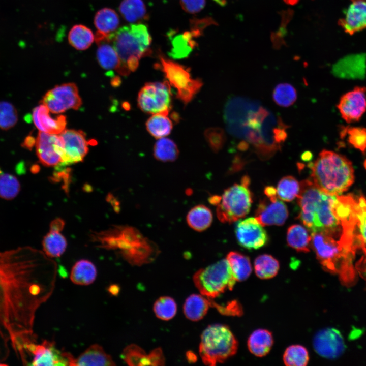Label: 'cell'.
Instances as JSON below:
<instances>
[{
  "label": "cell",
  "instance_id": "cell-32",
  "mask_svg": "<svg viewBox=\"0 0 366 366\" xmlns=\"http://www.w3.org/2000/svg\"><path fill=\"white\" fill-rule=\"evenodd\" d=\"M60 232L49 230L43 239V252L50 258L60 257L66 250L67 241Z\"/></svg>",
  "mask_w": 366,
  "mask_h": 366
},
{
  "label": "cell",
  "instance_id": "cell-31",
  "mask_svg": "<svg viewBox=\"0 0 366 366\" xmlns=\"http://www.w3.org/2000/svg\"><path fill=\"white\" fill-rule=\"evenodd\" d=\"M119 24L117 13L111 8L99 10L94 18V24L98 32L109 35L116 30Z\"/></svg>",
  "mask_w": 366,
  "mask_h": 366
},
{
  "label": "cell",
  "instance_id": "cell-38",
  "mask_svg": "<svg viewBox=\"0 0 366 366\" xmlns=\"http://www.w3.org/2000/svg\"><path fill=\"white\" fill-rule=\"evenodd\" d=\"M168 115L164 113L154 114L147 120L146 129L151 135L161 138L170 133L173 124Z\"/></svg>",
  "mask_w": 366,
  "mask_h": 366
},
{
  "label": "cell",
  "instance_id": "cell-29",
  "mask_svg": "<svg viewBox=\"0 0 366 366\" xmlns=\"http://www.w3.org/2000/svg\"><path fill=\"white\" fill-rule=\"evenodd\" d=\"M287 241L291 248L300 252H309L311 247V235L303 226L294 224L287 232Z\"/></svg>",
  "mask_w": 366,
  "mask_h": 366
},
{
  "label": "cell",
  "instance_id": "cell-51",
  "mask_svg": "<svg viewBox=\"0 0 366 366\" xmlns=\"http://www.w3.org/2000/svg\"><path fill=\"white\" fill-rule=\"evenodd\" d=\"M360 248L362 250L364 255L356 264V268L359 273H361L366 280V246H361Z\"/></svg>",
  "mask_w": 366,
  "mask_h": 366
},
{
  "label": "cell",
  "instance_id": "cell-50",
  "mask_svg": "<svg viewBox=\"0 0 366 366\" xmlns=\"http://www.w3.org/2000/svg\"><path fill=\"white\" fill-rule=\"evenodd\" d=\"M182 9L187 12L194 14L200 12L205 5V0H180Z\"/></svg>",
  "mask_w": 366,
  "mask_h": 366
},
{
  "label": "cell",
  "instance_id": "cell-8",
  "mask_svg": "<svg viewBox=\"0 0 366 366\" xmlns=\"http://www.w3.org/2000/svg\"><path fill=\"white\" fill-rule=\"evenodd\" d=\"M238 342L228 326L216 324L209 325L201 335L199 351L203 362L214 366L233 356Z\"/></svg>",
  "mask_w": 366,
  "mask_h": 366
},
{
  "label": "cell",
  "instance_id": "cell-14",
  "mask_svg": "<svg viewBox=\"0 0 366 366\" xmlns=\"http://www.w3.org/2000/svg\"><path fill=\"white\" fill-rule=\"evenodd\" d=\"M41 103L54 114H59L69 109H78L82 104L76 85L74 83L56 85L48 90L43 97Z\"/></svg>",
  "mask_w": 366,
  "mask_h": 366
},
{
  "label": "cell",
  "instance_id": "cell-22",
  "mask_svg": "<svg viewBox=\"0 0 366 366\" xmlns=\"http://www.w3.org/2000/svg\"><path fill=\"white\" fill-rule=\"evenodd\" d=\"M121 358L129 365H162L165 358L162 349L156 348L147 354L139 346L131 344L124 349Z\"/></svg>",
  "mask_w": 366,
  "mask_h": 366
},
{
  "label": "cell",
  "instance_id": "cell-20",
  "mask_svg": "<svg viewBox=\"0 0 366 366\" xmlns=\"http://www.w3.org/2000/svg\"><path fill=\"white\" fill-rule=\"evenodd\" d=\"M278 197L260 201L256 210L255 218L263 226L282 225L288 217L286 205Z\"/></svg>",
  "mask_w": 366,
  "mask_h": 366
},
{
  "label": "cell",
  "instance_id": "cell-9",
  "mask_svg": "<svg viewBox=\"0 0 366 366\" xmlns=\"http://www.w3.org/2000/svg\"><path fill=\"white\" fill-rule=\"evenodd\" d=\"M248 176H244L240 184H234L226 189L221 196H211L209 200L217 205V215L222 223H231L245 217L250 211L252 195L249 189Z\"/></svg>",
  "mask_w": 366,
  "mask_h": 366
},
{
  "label": "cell",
  "instance_id": "cell-37",
  "mask_svg": "<svg viewBox=\"0 0 366 366\" xmlns=\"http://www.w3.org/2000/svg\"><path fill=\"white\" fill-rule=\"evenodd\" d=\"M195 37L191 30L175 36L171 41L172 47L170 55L175 58L187 57L196 45Z\"/></svg>",
  "mask_w": 366,
  "mask_h": 366
},
{
  "label": "cell",
  "instance_id": "cell-27",
  "mask_svg": "<svg viewBox=\"0 0 366 366\" xmlns=\"http://www.w3.org/2000/svg\"><path fill=\"white\" fill-rule=\"evenodd\" d=\"M97 271L95 265L87 260L77 261L72 268L70 279L75 284L86 286L95 280Z\"/></svg>",
  "mask_w": 366,
  "mask_h": 366
},
{
  "label": "cell",
  "instance_id": "cell-54",
  "mask_svg": "<svg viewBox=\"0 0 366 366\" xmlns=\"http://www.w3.org/2000/svg\"><path fill=\"white\" fill-rule=\"evenodd\" d=\"M34 138L32 136H28L24 142V146L27 149H31L35 144Z\"/></svg>",
  "mask_w": 366,
  "mask_h": 366
},
{
  "label": "cell",
  "instance_id": "cell-18",
  "mask_svg": "<svg viewBox=\"0 0 366 366\" xmlns=\"http://www.w3.org/2000/svg\"><path fill=\"white\" fill-rule=\"evenodd\" d=\"M235 234L239 244L248 249H257L268 241V235L255 218L239 221L235 227Z\"/></svg>",
  "mask_w": 366,
  "mask_h": 366
},
{
  "label": "cell",
  "instance_id": "cell-7",
  "mask_svg": "<svg viewBox=\"0 0 366 366\" xmlns=\"http://www.w3.org/2000/svg\"><path fill=\"white\" fill-rule=\"evenodd\" d=\"M109 39L120 59L116 71L123 76L135 71L140 59L150 53L151 38L145 25L132 24L123 26L110 34Z\"/></svg>",
  "mask_w": 366,
  "mask_h": 366
},
{
  "label": "cell",
  "instance_id": "cell-42",
  "mask_svg": "<svg viewBox=\"0 0 366 366\" xmlns=\"http://www.w3.org/2000/svg\"><path fill=\"white\" fill-rule=\"evenodd\" d=\"M283 359L287 366H305L309 362V353L301 345H291L286 349Z\"/></svg>",
  "mask_w": 366,
  "mask_h": 366
},
{
  "label": "cell",
  "instance_id": "cell-10",
  "mask_svg": "<svg viewBox=\"0 0 366 366\" xmlns=\"http://www.w3.org/2000/svg\"><path fill=\"white\" fill-rule=\"evenodd\" d=\"M193 280L201 294L211 299L227 290H232L236 282L227 259L199 269Z\"/></svg>",
  "mask_w": 366,
  "mask_h": 366
},
{
  "label": "cell",
  "instance_id": "cell-56",
  "mask_svg": "<svg viewBox=\"0 0 366 366\" xmlns=\"http://www.w3.org/2000/svg\"><path fill=\"white\" fill-rule=\"evenodd\" d=\"M187 357L190 362H195L197 359L196 355L192 352L187 353Z\"/></svg>",
  "mask_w": 366,
  "mask_h": 366
},
{
  "label": "cell",
  "instance_id": "cell-5",
  "mask_svg": "<svg viewBox=\"0 0 366 366\" xmlns=\"http://www.w3.org/2000/svg\"><path fill=\"white\" fill-rule=\"evenodd\" d=\"M103 248L117 250L130 264L140 266L154 260L159 250L156 246L136 229L116 226L93 235Z\"/></svg>",
  "mask_w": 366,
  "mask_h": 366
},
{
  "label": "cell",
  "instance_id": "cell-59",
  "mask_svg": "<svg viewBox=\"0 0 366 366\" xmlns=\"http://www.w3.org/2000/svg\"><path fill=\"white\" fill-rule=\"evenodd\" d=\"M299 0H284V1L289 5L296 4Z\"/></svg>",
  "mask_w": 366,
  "mask_h": 366
},
{
  "label": "cell",
  "instance_id": "cell-15",
  "mask_svg": "<svg viewBox=\"0 0 366 366\" xmlns=\"http://www.w3.org/2000/svg\"><path fill=\"white\" fill-rule=\"evenodd\" d=\"M59 135L64 140V152L62 162L55 166V169H64L83 161L88 151V142L85 133L81 130H65Z\"/></svg>",
  "mask_w": 366,
  "mask_h": 366
},
{
  "label": "cell",
  "instance_id": "cell-35",
  "mask_svg": "<svg viewBox=\"0 0 366 366\" xmlns=\"http://www.w3.org/2000/svg\"><path fill=\"white\" fill-rule=\"evenodd\" d=\"M94 39L95 37L92 31L82 24L73 26L68 34L69 44L79 50H84L88 48Z\"/></svg>",
  "mask_w": 366,
  "mask_h": 366
},
{
  "label": "cell",
  "instance_id": "cell-12",
  "mask_svg": "<svg viewBox=\"0 0 366 366\" xmlns=\"http://www.w3.org/2000/svg\"><path fill=\"white\" fill-rule=\"evenodd\" d=\"M140 109L148 114H169L172 108V94L168 82L146 83L138 96Z\"/></svg>",
  "mask_w": 366,
  "mask_h": 366
},
{
  "label": "cell",
  "instance_id": "cell-17",
  "mask_svg": "<svg viewBox=\"0 0 366 366\" xmlns=\"http://www.w3.org/2000/svg\"><path fill=\"white\" fill-rule=\"evenodd\" d=\"M337 108L342 118L347 123L359 121L366 112V87L357 86L343 94Z\"/></svg>",
  "mask_w": 366,
  "mask_h": 366
},
{
  "label": "cell",
  "instance_id": "cell-11",
  "mask_svg": "<svg viewBox=\"0 0 366 366\" xmlns=\"http://www.w3.org/2000/svg\"><path fill=\"white\" fill-rule=\"evenodd\" d=\"M160 63L156 65L161 70L170 85L177 91L176 97L185 105L194 98L203 83L199 79H193L187 67L170 59L160 56Z\"/></svg>",
  "mask_w": 366,
  "mask_h": 366
},
{
  "label": "cell",
  "instance_id": "cell-4",
  "mask_svg": "<svg viewBox=\"0 0 366 366\" xmlns=\"http://www.w3.org/2000/svg\"><path fill=\"white\" fill-rule=\"evenodd\" d=\"M311 247L323 268L339 273L343 281L351 282L354 278L352 261L360 245L354 234L344 233L340 237L321 232L311 233Z\"/></svg>",
  "mask_w": 366,
  "mask_h": 366
},
{
  "label": "cell",
  "instance_id": "cell-25",
  "mask_svg": "<svg viewBox=\"0 0 366 366\" xmlns=\"http://www.w3.org/2000/svg\"><path fill=\"white\" fill-rule=\"evenodd\" d=\"M211 299L202 294L190 295L184 304L185 316L192 321L200 320L206 315L209 307H211Z\"/></svg>",
  "mask_w": 366,
  "mask_h": 366
},
{
  "label": "cell",
  "instance_id": "cell-3",
  "mask_svg": "<svg viewBox=\"0 0 366 366\" xmlns=\"http://www.w3.org/2000/svg\"><path fill=\"white\" fill-rule=\"evenodd\" d=\"M224 115L230 133L251 143L262 159L271 157L286 138L285 125L272 129L274 117L255 103L241 98L231 99L226 105Z\"/></svg>",
  "mask_w": 366,
  "mask_h": 366
},
{
  "label": "cell",
  "instance_id": "cell-2",
  "mask_svg": "<svg viewBox=\"0 0 366 366\" xmlns=\"http://www.w3.org/2000/svg\"><path fill=\"white\" fill-rule=\"evenodd\" d=\"M300 185L298 218L311 233L321 232L340 237L355 231L357 199L353 195L326 194L311 179L302 181Z\"/></svg>",
  "mask_w": 366,
  "mask_h": 366
},
{
  "label": "cell",
  "instance_id": "cell-16",
  "mask_svg": "<svg viewBox=\"0 0 366 366\" xmlns=\"http://www.w3.org/2000/svg\"><path fill=\"white\" fill-rule=\"evenodd\" d=\"M37 155L40 162L47 167H55L62 161L64 142L60 135L40 131L36 141Z\"/></svg>",
  "mask_w": 366,
  "mask_h": 366
},
{
  "label": "cell",
  "instance_id": "cell-30",
  "mask_svg": "<svg viewBox=\"0 0 366 366\" xmlns=\"http://www.w3.org/2000/svg\"><path fill=\"white\" fill-rule=\"evenodd\" d=\"M212 219L210 209L202 204L196 205L191 209L187 216L189 226L199 232L207 229L211 224Z\"/></svg>",
  "mask_w": 366,
  "mask_h": 366
},
{
  "label": "cell",
  "instance_id": "cell-46",
  "mask_svg": "<svg viewBox=\"0 0 366 366\" xmlns=\"http://www.w3.org/2000/svg\"><path fill=\"white\" fill-rule=\"evenodd\" d=\"M356 233L361 246H366V199L363 196L357 199Z\"/></svg>",
  "mask_w": 366,
  "mask_h": 366
},
{
  "label": "cell",
  "instance_id": "cell-44",
  "mask_svg": "<svg viewBox=\"0 0 366 366\" xmlns=\"http://www.w3.org/2000/svg\"><path fill=\"white\" fill-rule=\"evenodd\" d=\"M272 96L277 105L287 107L296 101L297 93L292 85L286 83H280L274 89Z\"/></svg>",
  "mask_w": 366,
  "mask_h": 366
},
{
  "label": "cell",
  "instance_id": "cell-40",
  "mask_svg": "<svg viewBox=\"0 0 366 366\" xmlns=\"http://www.w3.org/2000/svg\"><path fill=\"white\" fill-rule=\"evenodd\" d=\"M179 150L174 142L169 138H162L155 143L154 147L155 158L162 162H172L178 157Z\"/></svg>",
  "mask_w": 366,
  "mask_h": 366
},
{
  "label": "cell",
  "instance_id": "cell-28",
  "mask_svg": "<svg viewBox=\"0 0 366 366\" xmlns=\"http://www.w3.org/2000/svg\"><path fill=\"white\" fill-rule=\"evenodd\" d=\"M97 44V57L100 65L105 70H117L120 64V59L108 37Z\"/></svg>",
  "mask_w": 366,
  "mask_h": 366
},
{
  "label": "cell",
  "instance_id": "cell-58",
  "mask_svg": "<svg viewBox=\"0 0 366 366\" xmlns=\"http://www.w3.org/2000/svg\"><path fill=\"white\" fill-rule=\"evenodd\" d=\"M111 83L113 86H117L120 84L121 80L119 77L116 76L112 79Z\"/></svg>",
  "mask_w": 366,
  "mask_h": 366
},
{
  "label": "cell",
  "instance_id": "cell-45",
  "mask_svg": "<svg viewBox=\"0 0 366 366\" xmlns=\"http://www.w3.org/2000/svg\"><path fill=\"white\" fill-rule=\"evenodd\" d=\"M20 185L17 178L10 174H0V197L10 200L19 193Z\"/></svg>",
  "mask_w": 366,
  "mask_h": 366
},
{
  "label": "cell",
  "instance_id": "cell-26",
  "mask_svg": "<svg viewBox=\"0 0 366 366\" xmlns=\"http://www.w3.org/2000/svg\"><path fill=\"white\" fill-rule=\"evenodd\" d=\"M273 343L271 333L266 329H259L254 331L248 340V347L250 352L257 357L267 355Z\"/></svg>",
  "mask_w": 366,
  "mask_h": 366
},
{
  "label": "cell",
  "instance_id": "cell-53",
  "mask_svg": "<svg viewBox=\"0 0 366 366\" xmlns=\"http://www.w3.org/2000/svg\"><path fill=\"white\" fill-rule=\"evenodd\" d=\"M264 194L268 198H272L278 196L276 189L272 186H267L265 187L264 189Z\"/></svg>",
  "mask_w": 366,
  "mask_h": 366
},
{
  "label": "cell",
  "instance_id": "cell-49",
  "mask_svg": "<svg viewBox=\"0 0 366 366\" xmlns=\"http://www.w3.org/2000/svg\"><path fill=\"white\" fill-rule=\"evenodd\" d=\"M211 307L216 308L220 313L224 315L239 316L242 313L241 306L235 300L229 302L225 305L218 304L212 300Z\"/></svg>",
  "mask_w": 366,
  "mask_h": 366
},
{
  "label": "cell",
  "instance_id": "cell-6",
  "mask_svg": "<svg viewBox=\"0 0 366 366\" xmlns=\"http://www.w3.org/2000/svg\"><path fill=\"white\" fill-rule=\"evenodd\" d=\"M311 180L323 192L339 195L347 191L354 179L351 162L345 156L326 149L309 165Z\"/></svg>",
  "mask_w": 366,
  "mask_h": 366
},
{
  "label": "cell",
  "instance_id": "cell-52",
  "mask_svg": "<svg viewBox=\"0 0 366 366\" xmlns=\"http://www.w3.org/2000/svg\"><path fill=\"white\" fill-rule=\"evenodd\" d=\"M64 225V221L62 219L58 218L52 221L50 225V230L61 231Z\"/></svg>",
  "mask_w": 366,
  "mask_h": 366
},
{
  "label": "cell",
  "instance_id": "cell-23",
  "mask_svg": "<svg viewBox=\"0 0 366 366\" xmlns=\"http://www.w3.org/2000/svg\"><path fill=\"white\" fill-rule=\"evenodd\" d=\"M49 111L44 104L36 107L32 114L34 124L40 131L59 135L65 130L66 117L60 115L53 118L51 117Z\"/></svg>",
  "mask_w": 366,
  "mask_h": 366
},
{
  "label": "cell",
  "instance_id": "cell-57",
  "mask_svg": "<svg viewBox=\"0 0 366 366\" xmlns=\"http://www.w3.org/2000/svg\"><path fill=\"white\" fill-rule=\"evenodd\" d=\"M312 157V154L310 151H304L301 156L302 159L304 161L310 160Z\"/></svg>",
  "mask_w": 366,
  "mask_h": 366
},
{
  "label": "cell",
  "instance_id": "cell-60",
  "mask_svg": "<svg viewBox=\"0 0 366 366\" xmlns=\"http://www.w3.org/2000/svg\"><path fill=\"white\" fill-rule=\"evenodd\" d=\"M7 365V364H6V363H2V362H0V366H1V365Z\"/></svg>",
  "mask_w": 366,
  "mask_h": 366
},
{
  "label": "cell",
  "instance_id": "cell-41",
  "mask_svg": "<svg viewBox=\"0 0 366 366\" xmlns=\"http://www.w3.org/2000/svg\"><path fill=\"white\" fill-rule=\"evenodd\" d=\"M300 189V184L292 176L283 177L278 182L276 189L278 198L289 202L297 197Z\"/></svg>",
  "mask_w": 366,
  "mask_h": 366
},
{
  "label": "cell",
  "instance_id": "cell-55",
  "mask_svg": "<svg viewBox=\"0 0 366 366\" xmlns=\"http://www.w3.org/2000/svg\"><path fill=\"white\" fill-rule=\"evenodd\" d=\"M119 287L117 285H112L109 287L108 291L113 295H116L119 291Z\"/></svg>",
  "mask_w": 366,
  "mask_h": 366
},
{
  "label": "cell",
  "instance_id": "cell-61",
  "mask_svg": "<svg viewBox=\"0 0 366 366\" xmlns=\"http://www.w3.org/2000/svg\"><path fill=\"white\" fill-rule=\"evenodd\" d=\"M364 167H365V168H366V160H365V161H364Z\"/></svg>",
  "mask_w": 366,
  "mask_h": 366
},
{
  "label": "cell",
  "instance_id": "cell-48",
  "mask_svg": "<svg viewBox=\"0 0 366 366\" xmlns=\"http://www.w3.org/2000/svg\"><path fill=\"white\" fill-rule=\"evenodd\" d=\"M205 139L215 152H218L224 145L226 137L224 131L219 128H210L205 131Z\"/></svg>",
  "mask_w": 366,
  "mask_h": 366
},
{
  "label": "cell",
  "instance_id": "cell-34",
  "mask_svg": "<svg viewBox=\"0 0 366 366\" xmlns=\"http://www.w3.org/2000/svg\"><path fill=\"white\" fill-rule=\"evenodd\" d=\"M119 11L126 21L131 23L139 22L147 17L146 7L142 0H123Z\"/></svg>",
  "mask_w": 366,
  "mask_h": 366
},
{
  "label": "cell",
  "instance_id": "cell-47",
  "mask_svg": "<svg viewBox=\"0 0 366 366\" xmlns=\"http://www.w3.org/2000/svg\"><path fill=\"white\" fill-rule=\"evenodd\" d=\"M18 119L15 107L10 102L0 101V129L8 130L16 124Z\"/></svg>",
  "mask_w": 366,
  "mask_h": 366
},
{
  "label": "cell",
  "instance_id": "cell-43",
  "mask_svg": "<svg viewBox=\"0 0 366 366\" xmlns=\"http://www.w3.org/2000/svg\"><path fill=\"white\" fill-rule=\"evenodd\" d=\"M153 310L159 319L168 321L175 316L177 312V304L172 297L162 296L155 301Z\"/></svg>",
  "mask_w": 366,
  "mask_h": 366
},
{
  "label": "cell",
  "instance_id": "cell-13",
  "mask_svg": "<svg viewBox=\"0 0 366 366\" xmlns=\"http://www.w3.org/2000/svg\"><path fill=\"white\" fill-rule=\"evenodd\" d=\"M27 365L73 366L75 357L71 353L55 348L54 342L44 340L29 343L25 347Z\"/></svg>",
  "mask_w": 366,
  "mask_h": 366
},
{
  "label": "cell",
  "instance_id": "cell-21",
  "mask_svg": "<svg viewBox=\"0 0 366 366\" xmlns=\"http://www.w3.org/2000/svg\"><path fill=\"white\" fill-rule=\"evenodd\" d=\"M338 23L350 36L366 29V0H350L344 16Z\"/></svg>",
  "mask_w": 366,
  "mask_h": 366
},
{
  "label": "cell",
  "instance_id": "cell-39",
  "mask_svg": "<svg viewBox=\"0 0 366 366\" xmlns=\"http://www.w3.org/2000/svg\"><path fill=\"white\" fill-rule=\"evenodd\" d=\"M279 268V261L270 255H261L254 261L255 272L261 279L274 277L278 272Z\"/></svg>",
  "mask_w": 366,
  "mask_h": 366
},
{
  "label": "cell",
  "instance_id": "cell-24",
  "mask_svg": "<svg viewBox=\"0 0 366 366\" xmlns=\"http://www.w3.org/2000/svg\"><path fill=\"white\" fill-rule=\"evenodd\" d=\"M116 364L110 355L98 344L88 347L83 352L75 358L73 366H113Z\"/></svg>",
  "mask_w": 366,
  "mask_h": 366
},
{
  "label": "cell",
  "instance_id": "cell-19",
  "mask_svg": "<svg viewBox=\"0 0 366 366\" xmlns=\"http://www.w3.org/2000/svg\"><path fill=\"white\" fill-rule=\"evenodd\" d=\"M313 347L319 355L330 359L339 358L346 349L342 335L333 328H327L318 332L313 339Z\"/></svg>",
  "mask_w": 366,
  "mask_h": 366
},
{
  "label": "cell",
  "instance_id": "cell-33",
  "mask_svg": "<svg viewBox=\"0 0 366 366\" xmlns=\"http://www.w3.org/2000/svg\"><path fill=\"white\" fill-rule=\"evenodd\" d=\"M236 281L246 280L252 272L250 259L237 252H229L226 258Z\"/></svg>",
  "mask_w": 366,
  "mask_h": 366
},
{
  "label": "cell",
  "instance_id": "cell-36",
  "mask_svg": "<svg viewBox=\"0 0 366 366\" xmlns=\"http://www.w3.org/2000/svg\"><path fill=\"white\" fill-rule=\"evenodd\" d=\"M340 135L342 139L346 138L350 146L358 149L363 154H366V128L342 126Z\"/></svg>",
  "mask_w": 366,
  "mask_h": 366
},
{
  "label": "cell",
  "instance_id": "cell-1",
  "mask_svg": "<svg viewBox=\"0 0 366 366\" xmlns=\"http://www.w3.org/2000/svg\"><path fill=\"white\" fill-rule=\"evenodd\" d=\"M57 272L56 262L35 248L0 251L1 362L12 351L25 361L26 346L36 342V314L51 296Z\"/></svg>",
  "mask_w": 366,
  "mask_h": 366
}]
</instances>
